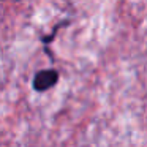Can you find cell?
Wrapping results in <instances>:
<instances>
[{
	"mask_svg": "<svg viewBox=\"0 0 147 147\" xmlns=\"http://www.w3.org/2000/svg\"><path fill=\"white\" fill-rule=\"evenodd\" d=\"M59 81V73L52 68H46V70H41L33 76L32 81V87L35 92H46L51 87H54Z\"/></svg>",
	"mask_w": 147,
	"mask_h": 147,
	"instance_id": "6da1fadb",
	"label": "cell"
},
{
	"mask_svg": "<svg viewBox=\"0 0 147 147\" xmlns=\"http://www.w3.org/2000/svg\"><path fill=\"white\" fill-rule=\"evenodd\" d=\"M67 24H68V21H65V22H59L57 26H55L54 29H52V35H49V36H43V38H41L43 45H49V43H51L52 40H54V36H55V33H57V30L60 29V27L67 26Z\"/></svg>",
	"mask_w": 147,
	"mask_h": 147,
	"instance_id": "7a4b0ae2",
	"label": "cell"
}]
</instances>
